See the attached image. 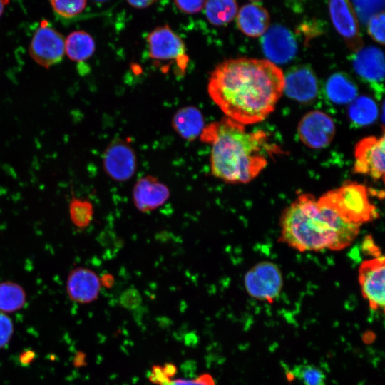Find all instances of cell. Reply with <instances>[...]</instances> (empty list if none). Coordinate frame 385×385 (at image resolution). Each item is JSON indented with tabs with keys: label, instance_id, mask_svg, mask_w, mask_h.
<instances>
[{
	"label": "cell",
	"instance_id": "cell-1",
	"mask_svg": "<svg viewBox=\"0 0 385 385\" xmlns=\"http://www.w3.org/2000/svg\"><path fill=\"white\" fill-rule=\"evenodd\" d=\"M284 84L282 71L271 61L237 58L215 68L207 88L227 118L245 125L263 120L274 111Z\"/></svg>",
	"mask_w": 385,
	"mask_h": 385
},
{
	"label": "cell",
	"instance_id": "cell-2",
	"mask_svg": "<svg viewBox=\"0 0 385 385\" xmlns=\"http://www.w3.org/2000/svg\"><path fill=\"white\" fill-rule=\"evenodd\" d=\"M201 138L212 145V174L228 183L252 181L278 151L265 132L247 131L244 125L228 118L204 128Z\"/></svg>",
	"mask_w": 385,
	"mask_h": 385
},
{
	"label": "cell",
	"instance_id": "cell-3",
	"mask_svg": "<svg viewBox=\"0 0 385 385\" xmlns=\"http://www.w3.org/2000/svg\"><path fill=\"white\" fill-rule=\"evenodd\" d=\"M280 227V241L299 252L343 250L360 230L307 193L299 195L283 211Z\"/></svg>",
	"mask_w": 385,
	"mask_h": 385
},
{
	"label": "cell",
	"instance_id": "cell-4",
	"mask_svg": "<svg viewBox=\"0 0 385 385\" xmlns=\"http://www.w3.org/2000/svg\"><path fill=\"white\" fill-rule=\"evenodd\" d=\"M318 200L351 224L361 226L379 216L376 208L369 199L366 188L357 183H346L327 192Z\"/></svg>",
	"mask_w": 385,
	"mask_h": 385
},
{
	"label": "cell",
	"instance_id": "cell-5",
	"mask_svg": "<svg viewBox=\"0 0 385 385\" xmlns=\"http://www.w3.org/2000/svg\"><path fill=\"white\" fill-rule=\"evenodd\" d=\"M150 58L162 71L174 65L177 75L185 73L189 58L181 38L168 25L154 29L147 36Z\"/></svg>",
	"mask_w": 385,
	"mask_h": 385
},
{
	"label": "cell",
	"instance_id": "cell-6",
	"mask_svg": "<svg viewBox=\"0 0 385 385\" xmlns=\"http://www.w3.org/2000/svg\"><path fill=\"white\" fill-rule=\"evenodd\" d=\"M244 286L252 298L272 302L280 294L283 277L279 267L272 262L262 261L245 274Z\"/></svg>",
	"mask_w": 385,
	"mask_h": 385
},
{
	"label": "cell",
	"instance_id": "cell-7",
	"mask_svg": "<svg viewBox=\"0 0 385 385\" xmlns=\"http://www.w3.org/2000/svg\"><path fill=\"white\" fill-rule=\"evenodd\" d=\"M384 135L369 136L359 141L354 149V172L374 180H384Z\"/></svg>",
	"mask_w": 385,
	"mask_h": 385
},
{
	"label": "cell",
	"instance_id": "cell-8",
	"mask_svg": "<svg viewBox=\"0 0 385 385\" xmlns=\"http://www.w3.org/2000/svg\"><path fill=\"white\" fill-rule=\"evenodd\" d=\"M29 53L38 65L48 68L58 63L65 53V39L55 29L42 21L31 39Z\"/></svg>",
	"mask_w": 385,
	"mask_h": 385
},
{
	"label": "cell",
	"instance_id": "cell-9",
	"mask_svg": "<svg viewBox=\"0 0 385 385\" xmlns=\"http://www.w3.org/2000/svg\"><path fill=\"white\" fill-rule=\"evenodd\" d=\"M385 259L383 255L362 262L359 268V283L363 297L373 310L384 309Z\"/></svg>",
	"mask_w": 385,
	"mask_h": 385
},
{
	"label": "cell",
	"instance_id": "cell-10",
	"mask_svg": "<svg viewBox=\"0 0 385 385\" xmlns=\"http://www.w3.org/2000/svg\"><path fill=\"white\" fill-rule=\"evenodd\" d=\"M335 130L332 118L320 111H312L305 114L297 128L301 141L314 149L328 146L334 138Z\"/></svg>",
	"mask_w": 385,
	"mask_h": 385
},
{
	"label": "cell",
	"instance_id": "cell-11",
	"mask_svg": "<svg viewBox=\"0 0 385 385\" xmlns=\"http://www.w3.org/2000/svg\"><path fill=\"white\" fill-rule=\"evenodd\" d=\"M331 21L348 47L357 51L363 47L356 12L349 0H328Z\"/></svg>",
	"mask_w": 385,
	"mask_h": 385
},
{
	"label": "cell",
	"instance_id": "cell-12",
	"mask_svg": "<svg viewBox=\"0 0 385 385\" xmlns=\"http://www.w3.org/2000/svg\"><path fill=\"white\" fill-rule=\"evenodd\" d=\"M106 174L115 181L129 180L136 170V157L133 149L123 140H113L106 148L103 159Z\"/></svg>",
	"mask_w": 385,
	"mask_h": 385
},
{
	"label": "cell",
	"instance_id": "cell-13",
	"mask_svg": "<svg viewBox=\"0 0 385 385\" xmlns=\"http://www.w3.org/2000/svg\"><path fill=\"white\" fill-rule=\"evenodd\" d=\"M261 46L267 60L274 64L289 62L297 51V42L292 32L279 24L268 28L262 36Z\"/></svg>",
	"mask_w": 385,
	"mask_h": 385
},
{
	"label": "cell",
	"instance_id": "cell-14",
	"mask_svg": "<svg viewBox=\"0 0 385 385\" xmlns=\"http://www.w3.org/2000/svg\"><path fill=\"white\" fill-rule=\"evenodd\" d=\"M352 66L357 76L373 88L378 95L382 94L384 78V56L376 47L361 48L355 51Z\"/></svg>",
	"mask_w": 385,
	"mask_h": 385
},
{
	"label": "cell",
	"instance_id": "cell-15",
	"mask_svg": "<svg viewBox=\"0 0 385 385\" xmlns=\"http://www.w3.org/2000/svg\"><path fill=\"white\" fill-rule=\"evenodd\" d=\"M168 186L153 175L144 176L135 183L133 201L141 212H148L163 205L170 197Z\"/></svg>",
	"mask_w": 385,
	"mask_h": 385
},
{
	"label": "cell",
	"instance_id": "cell-16",
	"mask_svg": "<svg viewBox=\"0 0 385 385\" xmlns=\"http://www.w3.org/2000/svg\"><path fill=\"white\" fill-rule=\"evenodd\" d=\"M283 92L290 98L301 103H310L318 93V83L313 71L308 66H299L284 75Z\"/></svg>",
	"mask_w": 385,
	"mask_h": 385
},
{
	"label": "cell",
	"instance_id": "cell-17",
	"mask_svg": "<svg viewBox=\"0 0 385 385\" xmlns=\"http://www.w3.org/2000/svg\"><path fill=\"white\" fill-rule=\"evenodd\" d=\"M101 287L97 274L86 267H76L68 276L66 292L70 299L81 304L96 300Z\"/></svg>",
	"mask_w": 385,
	"mask_h": 385
},
{
	"label": "cell",
	"instance_id": "cell-18",
	"mask_svg": "<svg viewBox=\"0 0 385 385\" xmlns=\"http://www.w3.org/2000/svg\"><path fill=\"white\" fill-rule=\"evenodd\" d=\"M238 29L250 37L262 36L270 27V17L266 9L251 3L238 9L236 15Z\"/></svg>",
	"mask_w": 385,
	"mask_h": 385
},
{
	"label": "cell",
	"instance_id": "cell-19",
	"mask_svg": "<svg viewBox=\"0 0 385 385\" xmlns=\"http://www.w3.org/2000/svg\"><path fill=\"white\" fill-rule=\"evenodd\" d=\"M173 126L182 138L192 140L200 135L204 129L202 114L194 106L183 107L174 115Z\"/></svg>",
	"mask_w": 385,
	"mask_h": 385
},
{
	"label": "cell",
	"instance_id": "cell-20",
	"mask_svg": "<svg viewBox=\"0 0 385 385\" xmlns=\"http://www.w3.org/2000/svg\"><path fill=\"white\" fill-rule=\"evenodd\" d=\"M325 93L327 98L337 105L352 102L357 96L358 88L353 80L343 73H335L327 81Z\"/></svg>",
	"mask_w": 385,
	"mask_h": 385
},
{
	"label": "cell",
	"instance_id": "cell-21",
	"mask_svg": "<svg viewBox=\"0 0 385 385\" xmlns=\"http://www.w3.org/2000/svg\"><path fill=\"white\" fill-rule=\"evenodd\" d=\"M93 37L84 31H75L65 40V52L74 61H83L89 58L95 51Z\"/></svg>",
	"mask_w": 385,
	"mask_h": 385
},
{
	"label": "cell",
	"instance_id": "cell-22",
	"mask_svg": "<svg viewBox=\"0 0 385 385\" xmlns=\"http://www.w3.org/2000/svg\"><path fill=\"white\" fill-rule=\"evenodd\" d=\"M203 9L208 21L217 26L232 21L239 9L236 0H206Z\"/></svg>",
	"mask_w": 385,
	"mask_h": 385
},
{
	"label": "cell",
	"instance_id": "cell-23",
	"mask_svg": "<svg viewBox=\"0 0 385 385\" xmlns=\"http://www.w3.org/2000/svg\"><path fill=\"white\" fill-rule=\"evenodd\" d=\"M378 113L375 101L365 96L356 98L348 108L349 118L351 123L357 127L374 123L378 117Z\"/></svg>",
	"mask_w": 385,
	"mask_h": 385
},
{
	"label": "cell",
	"instance_id": "cell-24",
	"mask_svg": "<svg viewBox=\"0 0 385 385\" xmlns=\"http://www.w3.org/2000/svg\"><path fill=\"white\" fill-rule=\"evenodd\" d=\"M26 302L24 288L14 282H0V312L13 313L21 309Z\"/></svg>",
	"mask_w": 385,
	"mask_h": 385
},
{
	"label": "cell",
	"instance_id": "cell-25",
	"mask_svg": "<svg viewBox=\"0 0 385 385\" xmlns=\"http://www.w3.org/2000/svg\"><path fill=\"white\" fill-rule=\"evenodd\" d=\"M71 222L78 228H85L91 223L93 216V207L91 202L73 198L69 205Z\"/></svg>",
	"mask_w": 385,
	"mask_h": 385
},
{
	"label": "cell",
	"instance_id": "cell-26",
	"mask_svg": "<svg viewBox=\"0 0 385 385\" xmlns=\"http://www.w3.org/2000/svg\"><path fill=\"white\" fill-rule=\"evenodd\" d=\"M291 373L303 385H325L326 376L324 371L315 365L297 364L292 368Z\"/></svg>",
	"mask_w": 385,
	"mask_h": 385
},
{
	"label": "cell",
	"instance_id": "cell-27",
	"mask_svg": "<svg viewBox=\"0 0 385 385\" xmlns=\"http://www.w3.org/2000/svg\"><path fill=\"white\" fill-rule=\"evenodd\" d=\"M52 8L59 16L72 18L81 14L87 0H50Z\"/></svg>",
	"mask_w": 385,
	"mask_h": 385
},
{
	"label": "cell",
	"instance_id": "cell-28",
	"mask_svg": "<svg viewBox=\"0 0 385 385\" xmlns=\"http://www.w3.org/2000/svg\"><path fill=\"white\" fill-rule=\"evenodd\" d=\"M384 12L381 11L371 15L367 23L369 35L381 45L384 43Z\"/></svg>",
	"mask_w": 385,
	"mask_h": 385
},
{
	"label": "cell",
	"instance_id": "cell-29",
	"mask_svg": "<svg viewBox=\"0 0 385 385\" xmlns=\"http://www.w3.org/2000/svg\"><path fill=\"white\" fill-rule=\"evenodd\" d=\"M14 327L11 319L0 312V349L5 347L14 334Z\"/></svg>",
	"mask_w": 385,
	"mask_h": 385
},
{
	"label": "cell",
	"instance_id": "cell-30",
	"mask_svg": "<svg viewBox=\"0 0 385 385\" xmlns=\"http://www.w3.org/2000/svg\"><path fill=\"white\" fill-rule=\"evenodd\" d=\"M162 385H215V381L211 374L205 373L191 379H172Z\"/></svg>",
	"mask_w": 385,
	"mask_h": 385
},
{
	"label": "cell",
	"instance_id": "cell-31",
	"mask_svg": "<svg viewBox=\"0 0 385 385\" xmlns=\"http://www.w3.org/2000/svg\"><path fill=\"white\" fill-rule=\"evenodd\" d=\"M178 9L187 14H194L200 11L206 0H174Z\"/></svg>",
	"mask_w": 385,
	"mask_h": 385
},
{
	"label": "cell",
	"instance_id": "cell-32",
	"mask_svg": "<svg viewBox=\"0 0 385 385\" xmlns=\"http://www.w3.org/2000/svg\"><path fill=\"white\" fill-rule=\"evenodd\" d=\"M148 380L156 385H162L165 382L170 380L165 372L163 365H153L148 376Z\"/></svg>",
	"mask_w": 385,
	"mask_h": 385
},
{
	"label": "cell",
	"instance_id": "cell-33",
	"mask_svg": "<svg viewBox=\"0 0 385 385\" xmlns=\"http://www.w3.org/2000/svg\"><path fill=\"white\" fill-rule=\"evenodd\" d=\"M140 301V294L135 289H128L125 291L121 296V304L127 308H135Z\"/></svg>",
	"mask_w": 385,
	"mask_h": 385
},
{
	"label": "cell",
	"instance_id": "cell-34",
	"mask_svg": "<svg viewBox=\"0 0 385 385\" xmlns=\"http://www.w3.org/2000/svg\"><path fill=\"white\" fill-rule=\"evenodd\" d=\"M362 250L368 255L373 256L374 257H380L381 255V250L376 245L374 239L371 236H366L362 242Z\"/></svg>",
	"mask_w": 385,
	"mask_h": 385
},
{
	"label": "cell",
	"instance_id": "cell-35",
	"mask_svg": "<svg viewBox=\"0 0 385 385\" xmlns=\"http://www.w3.org/2000/svg\"><path fill=\"white\" fill-rule=\"evenodd\" d=\"M134 8L143 9L153 4L157 0H126Z\"/></svg>",
	"mask_w": 385,
	"mask_h": 385
},
{
	"label": "cell",
	"instance_id": "cell-36",
	"mask_svg": "<svg viewBox=\"0 0 385 385\" xmlns=\"http://www.w3.org/2000/svg\"><path fill=\"white\" fill-rule=\"evenodd\" d=\"M9 1V0H0V16H1L4 9Z\"/></svg>",
	"mask_w": 385,
	"mask_h": 385
},
{
	"label": "cell",
	"instance_id": "cell-37",
	"mask_svg": "<svg viewBox=\"0 0 385 385\" xmlns=\"http://www.w3.org/2000/svg\"><path fill=\"white\" fill-rule=\"evenodd\" d=\"M96 1H107V0H95Z\"/></svg>",
	"mask_w": 385,
	"mask_h": 385
},
{
	"label": "cell",
	"instance_id": "cell-38",
	"mask_svg": "<svg viewBox=\"0 0 385 385\" xmlns=\"http://www.w3.org/2000/svg\"><path fill=\"white\" fill-rule=\"evenodd\" d=\"M250 1H260V0H250Z\"/></svg>",
	"mask_w": 385,
	"mask_h": 385
}]
</instances>
